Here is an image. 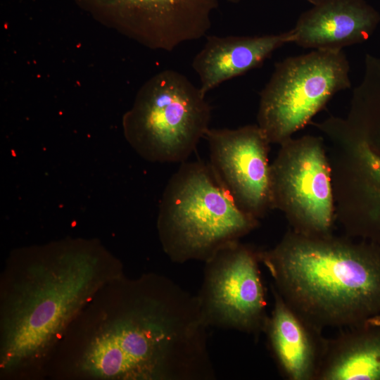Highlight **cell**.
<instances>
[{
	"label": "cell",
	"instance_id": "6da1fadb",
	"mask_svg": "<svg viewBox=\"0 0 380 380\" xmlns=\"http://www.w3.org/2000/svg\"><path fill=\"white\" fill-rule=\"evenodd\" d=\"M207 328L196 295L158 273L125 274L103 286L73 321L45 376L213 380Z\"/></svg>",
	"mask_w": 380,
	"mask_h": 380
},
{
	"label": "cell",
	"instance_id": "7a4b0ae2",
	"mask_svg": "<svg viewBox=\"0 0 380 380\" xmlns=\"http://www.w3.org/2000/svg\"><path fill=\"white\" fill-rule=\"evenodd\" d=\"M125 274L99 240L20 247L0 274V378L44 377L56 347L97 292Z\"/></svg>",
	"mask_w": 380,
	"mask_h": 380
},
{
	"label": "cell",
	"instance_id": "3957f363",
	"mask_svg": "<svg viewBox=\"0 0 380 380\" xmlns=\"http://www.w3.org/2000/svg\"><path fill=\"white\" fill-rule=\"evenodd\" d=\"M258 255L283 299L322 330L380 315V249L373 244L290 229Z\"/></svg>",
	"mask_w": 380,
	"mask_h": 380
},
{
	"label": "cell",
	"instance_id": "277c9868",
	"mask_svg": "<svg viewBox=\"0 0 380 380\" xmlns=\"http://www.w3.org/2000/svg\"><path fill=\"white\" fill-rule=\"evenodd\" d=\"M258 219L241 210L208 163L183 162L169 179L157 220L160 242L174 262H204L255 229Z\"/></svg>",
	"mask_w": 380,
	"mask_h": 380
},
{
	"label": "cell",
	"instance_id": "5b68a950",
	"mask_svg": "<svg viewBox=\"0 0 380 380\" xmlns=\"http://www.w3.org/2000/svg\"><path fill=\"white\" fill-rule=\"evenodd\" d=\"M205 96L181 72H158L123 117L127 141L150 162H185L210 128L212 108Z\"/></svg>",
	"mask_w": 380,
	"mask_h": 380
},
{
	"label": "cell",
	"instance_id": "8992f818",
	"mask_svg": "<svg viewBox=\"0 0 380 380\" xmlns=\"http://www.w3.org/2000/svg\"><path fill=\"white\" fill-rule=\"evenodd\" d=\"M343 51L313 50L275 64L260 94L258 125L270 144H281L304 127L340 91L349 89Z\"/></svg>",
	"mask_w": 380,
	"mask_h": 380
},
{
	"label": "cell",
	"instance_id": "52a82bcc",
	"mask_svg": "<svg viewBox=\"0 0 380 380\" xmlns=\"http://www.w3.org/2000/svg\"><path fill=\"white\" fill-rule=\"evenodd\" d=\"M280 145L270 164L272 208L281 210L297 233L331 234L336 220L334 199L322 138L291 137Z\"/></svg>",
	"mask_w": 380,
	"mask_h": 380
},
{
	"label": "cell",
	"instance_id": "ba28073f",
	"mask_svg": "<svg viewBox=\"0 0 380 380\" xmlns=\"http://www.w3.org/2000/svg\"><path fill=\"white\" fill-rule=\"evenodd\" d=\"M258 252L239 241L205 262L196 296L208 327L235 329L255 338L264 332L269 315Z\"/></svg>",
	"mask_w": 380,
	"mask_h": 380
},
{
	"label": "cell",
	"instance_id": "9c48e42d",
	"mask_svg": "<svg viewBox=\"0 0 380 380\" xmlns=\"http://www.w3.org/2000/svg\"><path fill=\"white\" fill-rule=\"evenodd\" d=\"M98 20L153 49L171 51L211 27L218 0H74Z\"/></svg>",
	"mask_w": 380,
	"mask_h": 380
},
{
	"label": "cell",
	"instance_id": "30bf717a",
	"mask_svg": "<svg viewBox=\"0 0 380 380\" xmlns=\"http://www.w3.org/2000/svg\"><path fill=\"white\" fill-rule=\"evenodd\" d=\"M204 138L217 179L243 212L259 220L272 209L270 142L258 125L210 129Z\"/></svg>",
	"mask_w": 380,
	"mask_h": 380
},
{
	"label": "cell",
	"instance_id": "8fae6325",
	"mask_svg": "<svg viewBox=\"0 0 380 380\" xmlns=\"http://www.w3.org/2000/svg\"><path fill=\"white\" fill-rule=\"evenodd\" d=\"M270 286L273 308L263 333L277 368L288 380H316L327 338Z\"/></svg>",
	"mask_w": 380,
	"mask_h": 380
},
{
	"label": "cell",
	"instance_id": "7c38bea8",
	"mask_svg": "<svg viewBox=\"0 0 380 380\" xmlns=\"http://www.w3.org/2000/svg\"><path fill=\"white\" fill-rule=\"evenodd\" d=\"M379 23L380 13L365 0H324L303 13L291 30L299 46L341 51L366 42Z\"/></svg>",
	"mask_w": 380,
	"mask_h": 380
},
{
	"label": "cell",
	"instance_id": "4fadbf2b",
	"mask_svg": "<svg viewBox=\"0 0 380 380\" xmlns=\"http://www.w3.org/2000/svg\"><path fill=\"white\" fill-rule=\"evenodd\" d=\"M293 41L292 30L262 36H207L192 61L201 92L206 96L222 82L260 67L274 51Z\"/></svg>",
	"mask_w": 380,
	"mask_h": 380
},
{
	"label": "cell",
	"instance_id": "5bb4252c",
	"mask_svg": "<svg viewBox=\"0 0 380 380\" xmlns=\"http://www.w3.org/2000/svg\"><path fill=\"white\" fill-rule=\"evenodd\" d=\"M316 380H380V315L327 338Z\"/></svg>",
	"mask_w": 380,
	"mask_h": 380
},
{
	"label": "cell",
	"instance_id": "9a60e30c",
	"mask_svg": "<svg viewBox=\"0 0 380 380\" xmlns=\"http://www.w3.org/2000/svg\"><path fill=\"white\" fill-rule=\"evenodd\" d=\"M308 2H310V4H312V5H316L317 4H319L321 3L322 1H324V0H305Z\"/></svg>",
	"mask_w": 380,
	"mask_h": 380
},
{
	"label": "cell",
	"instance_id": "2e32d148",
	"mask_svg": "<svg viewBox=\"0 0 380 380\" xmlns=\"http://www.w3.org/2000/svg\"><path fill=\"white\" fill-rule=\"evenodd\" d=\"M227 1L232 4H238L243 0H227Z\"/></svg>",
	"mask_w": 380,
	"mask_h": 380
}]
</instances>
